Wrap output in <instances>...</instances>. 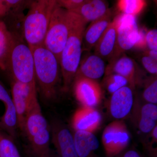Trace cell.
<instances>
[{"label": "cell", "mask_w": 157, "mask_h": 157, "mask_svg": "<svg viewBox=\"0 0 157 157\" xmlns=\"http://www.w3.org/2000/svg\"><path fill=\"white\" fill-rule=\"evenodd\" d=\"M72 13L69 37L60 57L59 65L64 91H67L70 89L80 64L82 39L87 24L78 15Z\"/></svg>", "instance_id": "obj_1"}, {"label": "cell", "mask_w": 157, "mask_h": 157, "mask_svg": "<svg viewBox=\"0 0 157 157\" xmlns=\"http://www.w3.org/2000/svg\"><path fill=\"white\" fill-rule=\"evenodd\" d=\"M31 49L33 55L36 83L44 99L53 100L56 97L59 81V63L55 55L43 45Z\"/></svg>", "instance_id": "obj_2"}, {"label": "cell", "mask_w": 157, "mask_h": 157, "mask_svg": "<svg viewBox=\"0 0 157 157\" xmlns=\"http://www.w3.org/2000/svg\"><path fill=\"white\" fill-rule=\"evenodd\" d=\"M22 132L29 144L32 157H53L50 146V127L42 114L39 101L30 109L25 121Z\"/></svg>", "instance_id": "obj_3"}, {"label": "cell", "mask_w": 157, "mask_h": 157, "mask_svg": "<svg viewBox=\"0 0 157 157\" xmlns=\"http://www.w3.org/2000/svg\"><path fill=\"white\" fill-rule=\"evenodd\" d=\"M56 0L33 1L25 16L22 36L30 48L43 45Z\"/></svg>", "instance_id": "obj_4"}, {"label": "cell", "mask_w": 157, "mask_h": 157, "mask_svg": "<svg viewBox=\"0 0 157 157\" xmlns=\"http://www.w3.org/2000/svg\"><path fill=\"white\" fill-rule=\"evenodd\" d=\"M14 35V44L6 70L11 73L14 81L36 86L32 51L20 36Z\"/></svg>", "instance_id": "obj_5"}, {"label": "cell", "mask_w": 157, "mask_h": 157, "mask_svg": "<svg viewBox=\"0 0 157 157\" xmlns=\"http://www.w3.org/2000/svg\"><path fill=\"white\" fill-rule=\"evenodd\" d=\"M73 13L57 4L52 14L43 45L52 52L59 63L60 57L70 33Z\"/></svg>", "instance_id": "obj_6"}, {"label": "cell", "mask_w": 157, "mask_h": 157, "mask_svg": "<svg viewBox=\"0 0 157 157\" xmlns=\"http://www.w3.org/2000/svg\"><path fill=\"white\" fill-rule=\"evenodd\" d=\"M115 19L117 25V39L115 52L109 62L135 47L140 35L135 16L121 14Z\"/></svg>", "instance_id": "obj_7"}, {"label": "cell", "mask_w": 157, "mask_h": 157, "mask_svg": "<svg viewBox=\"0 0 157 157\" xmlns=\"http://www.w3.org/2000/svg\"><path fill=\"white\" fill-rule=\"evenodd\" d=\"M11 98L17 114L18 128L22 132L25 121L30 109L38 102L36 86L13 81Z\"/></svg>", "instance_id": "obj_8"}, {"label": "cell", "mask_w": 157, "mask_h": 157, "mask_svg": "<svg viewBox=\"0 0 157 157\" xmlns=\"http://www.w3.org/2000/svg\"><path fill=\"white\" fill-rule=\"evenodd\" d=\"M130 133L126 125L122 121H114L104 129L102 141L107 155L113 156L118 154L130 143Z\"/></svg>", "instance_id": "obj_9"}, {"label": "cell", "mask_w": 157, "mask_h": 157, "mask_svg": "<svg viewBox=\"0 0 157 157\" xmlns=\"http://www.w3.org/2000/svg\"><path fill=\"white\" fill-rule=\"evenodd\" d=\"M50 131L52 141L59 157H78L74 138L70 130L60 121L52 122Z\"/></svg>", "instance_id": "obj_10"}, {"label": "cell", "mask_w": 157, "mask_h": 157, "mask_svg": "<svg viewBox=\"0 0 157 157\" xmlns=\"http://www.w3.org/2000/svg\"><path fill=\"white\" fill-rule=\"evenodd\" d=\"M74 95L83 107H91L98 106L102 97L100 84L95 80L79 77L73 81Z\"/></svg>", "instance_id": "obj_11"}, {"label": "cell", "mask_w": 157, "mask_h": 157, "mask_svg": "<svg viewBox=\"0 0 157 157\" xmlns=\"http://www.w3.org/2000/svg\"><path fill=\"white\" fill-rule=\"evenodd\" d=\"M131 112L132 121L140 132L149 134L157 125L156 104H141L136 99L134 101Z\"/></svg>", "instance_id": "obj_12"}, {"label": "cell", "mask_w": 157, "mask_h": 157, "mask_svg": "<svg viewBox=\"0 0 157 157\" xmlns=\"http://www.w3.org/2000/svg\"><path fill=\"white\" fill-rule=\"evenodd\" d=\"M105 73V75L114 73L123 76L128 82L131 88H135L140 82L137 65L125 53L109 62Z\"/></svg>", "instance_id": "obj_13"}, {"label": "cell", "mask_w": 157, "mask_h": 157, "mask_svg": "<svg viewBox=\"0 0 157 157\" xmlns=\"http://www.w3.org/2000/svg\"><path fill=\"white\" fill-rule=\"evenodd\" d=\"M134 98L132 89L126 86L112 94L109 103L110 114L114 118L121 119L126 117L131 112Z\"/></svg>", "instance_id": "obj_14"}, {"label": "cell", "mask_w": 157, "mask_h": 157, "mask_svg": "<svg viewBox=\"0 0 157 157\" xmlns=\"http://www.w3.org/2000/svg\"><path fill=\"white\" fill-rule=\"evenodd\" d=\"M0 101L5 107V113L0 121V128L14 139L18 128L17 114L12 98L1 80Z\"/></svg>", "instance_id": "obj_15"}, {"label": "cell", "mask_w": 157, "mask_h": 157, "mask_svg": "<svg viewBox=\"0 0 157 157\" xmlns=\"http://www.w3.org/2000/svg\"><path fill=\"white\" fill-rule=\"evenodd\" d=\"M102 121L100 113L94 108L83 107L76 110L72 119L75 131L94 133L99 128Z\"/></svg>", "instance_id": "obj_16"}, {"label": "cell", "mask_w": 157, "mask_h": 157, "mask_svg": "<svg viewBox=\"0 0 157 157\" xmlns=\"http://www.w3.org/2000/svg\"><path fill=\"white\" fill-rule=\"evenodd\" d=\"M110 9L105 15L91 22L83 34L82 50L90 51L95 47L98 40L111 22Z\"/></svg>", "instance_id": "obj_17"}, {"label": "cell", "mask_w": 157, "mask_h": 157, "mask_svg": "<svg viewBox=\"0 0 157 157\" xmlns=\"http://www.w3.org/2000/svg\"><path fill=\"white\" fill-rule=\"evenodd\" d=\"M117 39V25L115 18L109 24L95 46V54L110 60L115 52Z\"/></svg>", "instance_id": "obj_18"}, {"label": "cell", "mask_w": 157, "mask_h": 157, "mask_svg": "<svg viewBox=\"0 0 157 157\" xmlns=\"http://www.w3.org/2000/svg\"><path fill=\"white\" fill-rule=\"evenodd\" d=\"M105 70L104 59L94 54L89 56L80 63L75 78L83 77L96 80L104 75Z\"/></svg>", "instance_id": "obj_19"}, {"label": "cell", "mask_w": 157, "mask_h": 157, "mask_svg": "<svg viewBox=\"0 0 157 157\" xmlns=\"http://www.w3.org/2000/svg\"><path fill=\"white\" fill-rule=\"evenodd\" d=\"M109 10L106 1L86 0L83 5L71 12L77 14L86 22L88 23L92 22L102 17Z\"/></svg>", "instance_id": "obj_20"}, {"label": "cell", "mask_w": 157, "mask_h": 157, "mask_svg": "<svg viewBox=\"0 0 157 157\" xmlns=\"http://www.w3.org/2000/svg\"><path fill=\"white\" fill-rule=\"evenodd\" d=\"M73 136L78 157H88L99 147V140L93 133L75 131Z\"/></svg>", "instance_id": "obj_21"}, {"label": "cell", "mask_w": 157, "mask_h": 157, "mask_svg": "<svg viewBox=\"0 0 157 157\" xmlns=\"http://www.w3.org/2000/svg\"><path fill=\"white\" fill-rule=\"evenodd\" d=\"M14 40V34L9 31L6 23L0 21V69L4 71L7 70Z\"/></svg>", "instance_id": "obj_22"}, {"label": "cell", "mask_w": 157, "mask_h": 157, "mask_svg": "<svg viewBox=\"0 0 157 157\" xmlns=\"http://www.w3.org/2000/svg\"><path fill=\"white\" fill-rule=\"evenodd\" d=\"M0 157H21L14 139L0 131Z\"/></svg>", "instance_id": "obj_23"}, {"label": "cell", "mask_w": 157, "mask_h": 157, "mask_svg": "<svg viewBox=\"0 0 157 157\" xmlns=\"http://www.w3.org/2000/svg\"><path fill=\"white\" fill-rule=\"evenodd\" d=\"M117 5L122 14L135 16L144 9L146 3L143 0H120Z\"/></svg>", "instance_id": "obj_24"}, {"label": "cell", "mask_w": 157, "mask_h": 157, "mask_svg": "<svg viewBox=\"0 0 157 157\" xmlns=\"http://www.w3.org/2000/svg\"><path fill=\"white\" fill-rule=\"evenodd\" d=\"M103 83L105 88L111 94L129 84L128 82L124 77L114 73L106 75Z\"/></svg>", "instance_id": "obj_25"}, {"label": "cell", "mask_w": 157, "mask_h": 157, "mask_svg": "<svg viewBox=\"0 0 157 157\" xmlns=\"http://www.w3.org/2000/svg\"><path fill=\"white\" fill-rule=\"evenodd\" d=\"M142 96L143 99L147 103L157 104V75L151 76L145 80Z\"/></svg>", "instance_id": "obj_26"}, {"label": "cell", "mask_w": 157, "mask_h": 157, "mask_svg": "<svg viewBox=\"0 0 157 157\" xmlns=\"http://www.w3.org/2000/svg\"><path fill=\"white\" fill-rule=\"evenodd\" d=\"M9 7V11L8 14H23V11L25 9L30 7L33 1H21V0H6Z\"/></svg>", "instance_id": "obj_27"}, {"label": "cell", "mask_w": 157, "mask_h": 157, "mask_svg": "<svg viewBox=\"0 0 157 157\" xmlns=\"http://www.w3.org/2000/svg\"><path fill=\"white\" fill-rule=\"evenodd\" d=\"M144 67L150 73L153 75L157 74V60L151 58L144 53L141 59Z\"/></svg>", "instance_id": "obj_28"}, {"label": "cell", "mask_w": 157, "mask_h": 157, "mask_svg": "<svg viewBox=\"0 0 157 157\" xmlns=\"http://www.w3.org/2000/svg\"><path fill=\"white\" fill-rule=\"evenodd\" d=\"M86 0H57L56 2L59 7L72 11L77 9L86 2Z\"/></svg>", "instance_id": "obj_29"}, {"label": "cell", "mask_w": 157, "mask_h": 157, "mask_svg": "<svg viewBox=\"0 0 157 157\" xmlns=\"http://www.w3.org/2000/svg\"><path fill=\"white\" fill-rule=\"evenodd\" d=\"M146 44L149 50H157V30H151L145 35Z\"/></svg>", "instance_id": "obj_30"}, {"label": "cell", "mask_w": 157, "mask_h": 157, "mask_svg": "<svg viewBox=\"0 0 157 157\" xmlns=\"http://www.w3.org/2000/svg\"><path fill=\"white\" fill-rule=\"evenodd\" d=\"M9 11V8L6 0H0V17L6 16Z\"/></svg>", "instance_id": "obj_31"}, {"label": "cell", "mask_w": 157, "mask_h": 157, "mask_svg": "<svg viewBox=\"0 0 157 157\" xmlns=\"http://www.w3.org/2000/svg\"><path fill=\"white\" fill-rule=\"evenodd\" d=\"M123 157H141L137 152L135 150H130L127 151Z\"/></svg>", "instance_id": "obj_32"}, {"label": "cell", "mask_w": 157, "mask_h": 157, "mask_svg": "<svg viewBox=\"0 0 157 157\" xmlns=\"http://www.w3.org/2000/svg\"><path fill=\"white\" fill-rule=\"evenodd\" d=\"M145 53L151 58L157 60V50H149L145 52Z\"/></svg>", "instance_id": "obj_33"}, {"label": "cell", "mask_w": 157, "mask_h": 157, "mask_svg": "<svg viewBox=\"0 0 157 157\" xmlns=\"http://www.w3.org/2000/svg\"><path fill=\"white\" fill-rule=\"evenodd\" d=\"M53 157H57L56 156H55Z\"/></svg>", "instance_id": "obj_34"}]
</instances>
